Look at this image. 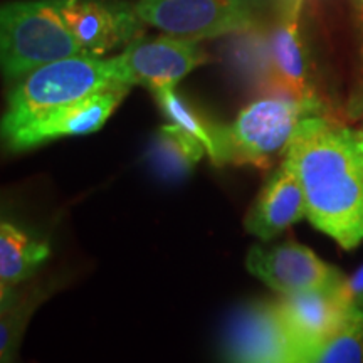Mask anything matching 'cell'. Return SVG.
<instances>
[{
    "label": "cell",
    "mask_w": 363,
    "mask_h": 363,
    "mask_svg": "<svg viewBox=\"0 0 363 363\" xmlns=\"http://www.w3.org/2000/svg\"><path fill=\"white\" fill-rule=\"evenodd\" d=\"M262 0H138L135 11L145 24L185 39H212L246 30Z\"/></svg>",
    "instance_id": "cell-5"
},
{
    "label": "cell",
    "mask_w": 363,
    "mask_h": 363,
    "mask_svg": "<svg viewBox=\"0 0 363 363\" xmlns=\"http://www.w3.org/2000/svg\"><path fill=\"white\" fill-rule=\"evenodd\" d=\"M337 294L345 305L355 306L357 299L363 294V266L352 276L343 278L342 283L337 286Z\"/></svg>",
    "instance_id": "cell-19"
},
{
    "label": "cell",
    "mask_w": 363,
    "mask_h": 363,
    "mask_svg": "<svg viewBox=\"0 0 363 363\" xmlns=\"http://www.w3.org/2000/svg\"><path fill=\"white\" fill-rule=\"evenodd\" d=\"M206 153L207 150L201 140L172 121L153 135L147 158L160 179L180 182L192 174Z\"/></svg>",
    "instance_id": "cell-14"
},
{
    "label": "cell",
    "mask_w": 363,
    "mask_h": 363,
    "mask_svg": "<svg viewBox=\"0 0 363 363\" xmlns=\"http://www.w3.org/2000/svg\"><path fill=\"white\" fill-rule=\"evenodd\" d=\"M246 266L251 274L279 294L337 288L345 276L326 264L310 247L294 240L264 249L254 246Z\"/></svg>",
    "instance_id": "cell-9"
},
{
    "label": "cell",
    "mask_w": 363,
    "mask_h": 363,
    "mask_svg": "<svg viewBox=\"0 0 363 363\" xmlns=\"http://www.w3.org/2000/svg\"><path fill=\"white\" fill-rule=\"evenodd\" d=\"M278 305L299 348V362H310L311 353L347 321L355 308L345 305L337 288L281 294Z\"/></svg>",
    "instance_id": "cell-11"
},
{
    "label": "cell",
    "mask_w": 363,
    "mask_h": 363,
    "mask_svg": "<svg viewBox=\"0 0 363 363\" xmlns=\"http://www.w3.org/2000/svg\"><path fill=\"white\" fill-rule=\"evenodd\" d=\"M59 12L89 56L101 57L142 38V17L118 0H56Z\"/></svg>",
    "instance_id": "cell-10"
},
{
    "label": "cell",
    "mask_w": 363,
    "mask_h": 363,
    "mask_svg": "<svg viewBox=\"0 0 363 363\" xmlns=\"http://www.w3.org/2000/svg\"><path fill=\"white\" fill-rule=\"evenodd\" d=\"M355 306H358V308H363V294L360 298L357 299V303H355Z\"/></svg>",
    "instance_id": "cell-21"
},
{
    "label": "cell",
    "mask_w": 363,
    "mask_h": 363,
    "mask_svg": "<svg viewBox=\"0 0 363 363\" xmlns=\"http://www.w3.org/2000/svg\"><path fill=\"white\" fill-rule=\"evenodd\" d=\"M301 0H296L284 13L283 21L272 33L269 44L271 83L278 93L288 94L299 101H316L308 81V66L303 40L299 38L298 12Z\"/></svg>",
    "instance_id": "cell-13"
},
{
    "label": "cell",
    "mask_w": 363,
    "mask_h": 363,
    "mask_svg": "<svg viewBox=\"0 0 363 363\" xmlns=\"http://www.w3.org/2000/svg\"><path fill=\"white\" fill-rule=\"evenodd\" d=\"M306 197L315 229L347 251L363 240V131L308 115L284 152Z\"/></svg>",
    "instance_id": "cell-1"
},
{
    "label": "cell",
    "mask_w": 363,
    "mask_h": 363,
    "mask_svg": "<svg viewBox=\"0 0 363 363\" xmlns=\"http://www.w3.org/2000/svg\"><path fill=\"white\" fill-rule=\"evenodd\" d=\"M0 54L9 79L49 62L89 56L59 12L56 0L6 4L0 11Z\"/></svg>",
    "instance_id": "cell-3"
},
{
    "label": "cell",
    "mask_w": 363,
    "mask_h": 363,
    "mask_svg": "<svg viewBox=\"0 0 363 363\" xmlns=\"http://www.w3.org/2000/svg\"><path fill=\"white\" fill-rule=\"evenodd\" d=\"M131 88L133 86L125 83L115 84L79 101L54 108L4 136V140L11 152H24L65 136L94 133L106 123Z\"/></svg>",
    "instance_id": "cell-7"
},
{
    "label": "cell",
    "mask_w": 363,
    "mask_h": 363,
    "mask_svg": "<svg viewBox=\"0 0 363 363\" xmlns=\"http://www.w3.org/2000/svg\"><path fill=\"white\" fill-rule=\"evenodd\" d=\"M306 217V197L296 172L288 160L267 180L244 220L247 233L271 240Z\"/></svg>",
    "instance_id": "cell-12"
},
{
    "label": "cell",
    "mask_w": 363,
    "mask_h": 363,
    "mask_svg": "<svg viewBox=\"0 0 363 363\" xmlns=\"http://www.w3.org/2000/svg\"><path fill=\"white\" fill-rule=\"evenodd\" d=\"M51 256L48 242L38 240L11 222L0 224V296L33 278Z\"/></svg>",
    "instance_id": "cell-15"
},
{
    "label": "cell",
    "mask_w": 363,
    "mask_h": 363,
    "mask_svg": "<svg viewBox=\"0 0 363 363\" xmlns=\"http://www.w3.org/2000/svg\"><path fill=\"white\" fill-rule=\"evenodd\" d=\"M128 84L116 56H72L49 62L27 72L9 94L2 118V135L7 136L54 108L79 101L115 84Z\"/></svg>",
    "instance_id": "cell-2"
},
{
    "label": "cell",
    "mask_w": 363,
    "mask_h": 363,
    "mask_svg": "<svg viewBox=\"0 0 363 363\" xmlns=\"http://www.w3.org/2000/svg\"><path fill=\"white\" fill-rule=\"evenodd\" d=\"M40 289L30 288V291L16 294L13 289L6 296H0L2 301V313H0V357L2 362L12 360L19 347L22 331H24L30 313L43 301L39 296Z\"/></svg>",
    "instance_id": "cell-16"
},
{
    "label": "cell",
    "mask_w": 363,
    "mask_h": 363,
    "mask_svg": "<svg viewBox=\"0 0 363 363\" xmlns=\"http://www.w3.org/2000/svg\"><path fill=\"white\" fill-rule=\"evenodd\" d=\"M224 357L229 362L299 363V348L278 301H259L238 311L227 328Z\"/></svg>",
    "instance_id": "cell-6"
},
{
    "label": "cell",
    "mask_w": 363,
    "mask_h": 363,
    "mask_svg": "<svg viewBox=\"0 0 363 363\" xmlns=\"http://www.w3.org/2000/svg\"><path fill=\"white\" fill-rule=\"evenodd\" d=\"M155 96L158 106L162 108V111L165 113V116L169 118L170 121L180 125L182 128L190 131L195 138L201 140L203 147H206L208 157L214 162L216 153H217V143L214 136V128L216 125L208 123V121L203 120L201 115H197V111L192 110L187 103H185L184 98L177 96L174 89H160L153 93Z\"/></svg>",
    "instance_id": "cell-18"
},
{
    "label": "cell",
    "mask_w": 363,
    "mask_h": 363,
    "mask_svg": "<svg viewBox=\"0 0 363 363\" xmlns=\"http://www.w3.org/2000/svg\"><path fill=\"white\" fill-rule=\"evenodd\" d=\"M318 113V101L279 93L262 98L239 113L234 123L214 128L217 153L214 165H254L267 169L286 147L303 118Z\"/></svg>",
    "instance_id": "cell-4"
},
{
    "label": "cell",
    "mask_w": 363,
    "mask_h": 363,
    "mask_svg": "<svg viewBox=\"0 0 363 363\" xmlns=\"http://www.w3.org/2000/svg\"><path fill=\"white\" fill-rule=\"evenodd\" d=\"M310 362L363 363V308H353L347 321L311 353Z\"/></svg>",
    "instance_id": "cell-17"
},
{
    "label": "cell",
    "mask_w": 363,
    "mask_h": 363,
    "mask_svg": "<svg viewBox=\"0 0 363 363\" xmlns=\"http://www.w3.org/2000/svg\"><path fill=\"white\" fill-rule=\"evenodd\" d=\"M116 59L126 83L145 86L152 93L174 89L190 71L207 62L199 40L170 34L157 39H135Z\"/></svg>",
    "instance_id": "cell-8"
},
{
    "label": "cell",
    "mask_w": 363,
    "mask_h": 363,
    "mask_svg": "<svg viewBox=\"0 0 363 363\" xmlns=\"http://www.w3.org/2000/svg\"><path fill=\"white\" fill-rule=\"evenodd\" d=\"M352 4L358 30V54H360V83H358V93L357 98H353V103L357 106H363V0H352Z\"/></svg>",
    "instance_id": "cell-20"
}]
</instances>
